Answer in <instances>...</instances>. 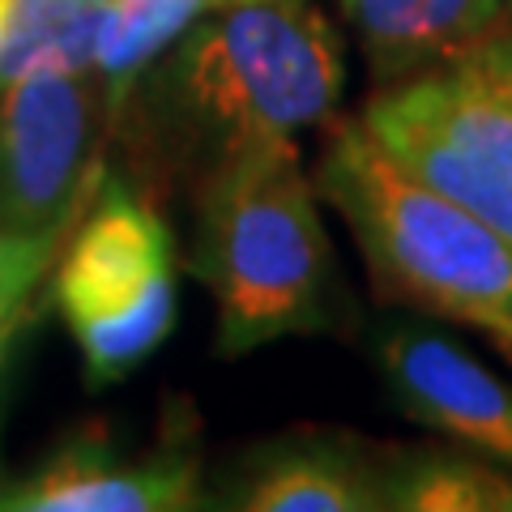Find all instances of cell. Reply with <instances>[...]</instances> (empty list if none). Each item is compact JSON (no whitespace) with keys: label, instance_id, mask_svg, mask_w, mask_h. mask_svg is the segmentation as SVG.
Masks as SVG:
<instances>
[{"label":"cell","instance_id":"1","mask_svg":"<svg viewBox=\"0 0 512 512\" xmlns=\"http://www.w3.org/2000/svg\"><path fill=\"white\" fill-rule=\"evenodd\" d=\"M342 82V39L325 13L303 0H244L188 26L167 64H150L128 90L120 116H137L163 158L210 171L256 137L329 124Z\"/></svg>","mask_w":512,"mask_h":512},{"label":"cell","instance_id":"2","mask_svg":"<svg viewBox=\"0 0 512 512\" xmlns=\"http://www.w3.org/2000/svg\"><path fill=\"white\" fill-rule=\"evenodd\" d=\"M316 188L355 235L384 299L474 325L512 355V244L504 235L406 171L363 120H329Z\"/></svg>","mask_w":512,"mask_h":512},{"label":"cell","instance_id":"3","mask_svg":"<svg viewBox=\"0 0 512 512\" xmlns=\"http://www.w3.org/2000/svg\"><path fill=\"white\" fill-rule=\"evenodd\" d=\"M192 269L214 291L227 359L329 325L333 248L295 137H256L205 171Z\"/></svg>","mask_w":512,"mask_h":512},{"label":"cell","instance_id":"4","mask_svg":"<svg viewBox=\"0 0 512 512\" xmlns=\"http://www.w3.org/2000/svg\"><path fill=\"white\" fill-rule=\"evenodd\" d=\"M77 218L52 291L82 346L86 384L103 389L133 376L175 329V256L154 201L111 171Z\"/></svg>","mask_w":512,"mask_h":512},{"label":"cell","instance_id":"5","mask_svg":"<svg viewBox=\"0 0 512 512\" xmlns=\"http://www.w3.org/2000/svg\"><path fill=\"white\" fill-rule=\"evenodd\" d=\"M359 120L406 171L512 244V73L474 56L436 64L372 94Z\"/></svg>","mask_w":512,"mask_h":512},{"label":"cell","instance_id":"6","mask_svg":"<svg viewBox=\"0 0 512 512\" xmlns=\"http://www.w3.org/2000/svg\"><path fill=\"white\" fill-rule=\"evenodd\" d=\"M111 107L86 73L35 69L0 99V231L64 239L103 180Z\"/></svg>","mask_w":512,"mask_h":512},{"label":"cell","instance_id":"7","mask_svg":"<svg viewBox=\"0 0 512 512\" xmlns=\"http://www.w3.org/2000/svg\"><path fill=\"white\" fill-rule=\"evenodd\" d=\"M376 363L406 419L512 470V389L461 342L393 320L376 333Z\"/></svg>","mask_w":512,"mask_h":512},{"label":"cell","instance_id":"8","mask_svg":"<svg viewBox=\"0 0 512 512\" xmlns=\"http://www.w3.org/2000/svg\"><path fill=\"white\" fill-rule=\"evenodd\" d=\"M201 504V466L188 448L124 453L103 431H77L43 466L0 487V508L22 512H167Z\"/></svg>","mask_w":512,"mask_h":512},{"label":"cell","instance_id":"9","mask_svg":"<svg viewBox=\"0 0 512 512\" xmlns=\"http://www.w3.org/2000/svg\"><path fill=\"white\" fill-rule=\"evenodd\" d=\"M393 448L342 431H291L239 461L227 504L244 512H372L389 508Z\"/></svg>","mask_w":512,"mask_h":512},{"label":"cell","instance_id":"10","mask_svg":"<svg viewBox=\"0 0 512 512\" xmlns=\"http://www.w3.org/2000/svg\"><path fill=\"white\" fill-rule=\"evenodd\" d=\"M350 30L384 86L470 60L508 30V0H342Z\"/></svg>","mask_w":512,"mask_h":512},{"label":"cell","instance_id":"11","mask_svg":"<svg viewBox=\"0 0 512 512\" xmlns=\"http://www.w3.org/2000/svg\"><path fill=\"white\" fill-rule=\"evenodd\" d=\"M111 0H13L0 22V90L35 69L90 73Z\"/></svg>","mask_w":512,"mask_h":512},{"label":"cell","instance_id":"12","mask_svg":"<svg viewBox=\"0 0 512 512\" xmlns=\"http://www.w3.org/2000/svg\"><path fill=\"white\" fill-rule=\"evenodd\" d=\"M389 508L402 512H512V470L457 448H393Z\"/></svg>","mask_w":512,"mask_h":512},{"label":"cell","instance_id":"13","mask_svg":"<svg viewBox=\"0 0 512 512\" xmlns=\"http://www.w3.org/2000/svg\"><path fill=\"white\" fill-rule=\"evenodd\" d=\"M205 9H218V0H111V18L99 47V86L107 94L111 124H116L128 90L141 82V73L163 56Z\"/></svg>","mask_w":512,"mask_h":512},{"label":"cell","instance_id":"14","mask_svg":"<svg viewBox=\"0 0 512 512\" xmlns=\"http://www.w3.org/2000/svg\"><path fill=\"white\" fill-rule=\"evenodd\" d=\"M474 60H483V64H495V69H504L512 73V30H504V35H495L483 52H474Z\"/></svg>","mask_w":512,"mask_h":512},{"label":"cell","instance_id":"15","mask_svg":"<svg viewBox=\"0 0 512 512\" xmlns=\"http://www.w3.org/2000/svg\"><path fill=\"white\" fill-rule=\"evenodd\" d=\"M9 5H13V0H0V22H5V13H9Z\"/></svg>","mask_w":512,"mask_h":512},{"label":"cell","instance_id":"16","mask_svg":"<svg viewBox=\"0 0 512 512\" xmlns=\"http://www.w3.org/2000/svg\"><path fill=\"white\" fill-rule=\"evenodd\" d=\"M222 5H244V0H218V9H222Z\"/></svg>","mask_w":512,"mask_h":512},{"label":"cell","instance_id":"17","mask_svg":"<svg viewBox=\"0 0 512 512\" xmlns=\"http://www.w3.org/2000/svg\"><path fill=\"white\" fill-rule=\"evenodd\" d=\"M508 9H512V0H508Z\"/></svg>","mask_w":512,"mask_h":512},{"label":"cell","instance_id":"18","mask_svg":"<svg viewBox=\"0 0 512 512\" xmlns=\"http://www.w3.org/2000/svg\"><path fill=\"white\" fill-rule=\"evenodd\" d=\"M0 363H5V359H0Z\"/></svg>","mask_w":512,"mask_h":512}]
</instances>
